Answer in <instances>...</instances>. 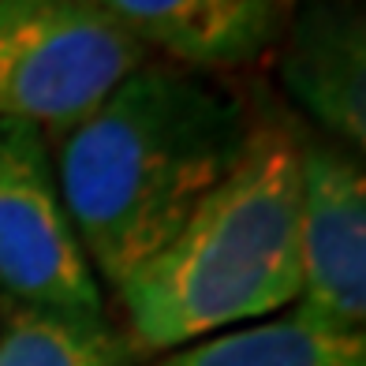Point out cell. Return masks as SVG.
<instances>
[{
    "label": "cell",
    "mask_w": 366,
    "mask_h": 366,
    "mask_svg": "<svg viewBox=\"0 0 366 366\" xmlns=\"http://www.w3.org/2000/svg\"><path fill=\"white\" fill-rule=\"evenodd\" d=\"M254 120L206 75L149 60L60 131L53 164L94 277L116 288L236 169Z\"/></svg>",
    "instance_id": "6da1fadb"
},
{
    "label": "cell",
    "mask_w": 366,
    "mask_h": 366,
    "mask_svg": "<svg viewBox=\"0 0 366 366\" xmlns=\"http://www.w3.org/2000/svg\"><path fill=\"white\" fill-rule=\"evenodd\" d=\"M116 295L142 352H176L299 299V139L254 124L239 164Z\"/></svg>",
    "instance_id": "7a4b0ae2"
},
{
    "label": "cell",
    "mask_w": 366,
    "mask_h": 366,
    "mask_svg": "<svg viewBox=\"0 0 366 366\" xmlns=\"http://www.w3.org/2000/svg\"><path fill=\"white\" fill-rule=\"evenodd\" d=\"M149 60L90 0H0V120L53 139Z\"/></svg>",
    "instance_id": "3957f363"
},
{
    "label": "cell",
    "mask_w": 366,
    "mask_h": 366,
    "mask_svg": "<svg viewBox=\"0 0 366 366\" xmlns=\"http://www.w3.org/2000/svg\"><path fill=\"white\" fill-rule=\"evenodd\" d=\"M0 288L23 307L102 314V288L68 221L53 139L0 120Z\"/></svg>",
    "instance_id": "277c9868"
},
{
    "label": "cell",
    "mask_w": 366,
    "mask_h": 366,
    "mask_svg": "<svg viewBox=\"0 0 366 366\" xmlns=\"http://www.w3.org/2000/svg\"><path fill=\"white\" fill-rule=\"evenodd\" d=\"M295 314L337 332L366 322V172L329 139H299V299Z\"/></svg>",
    "instance_id": "5b68a950"
},
{
    "label": "cell",
    "mask_w": 366,
    "mask_h": 366,
    "mask_svg": "<svg viewBox=\"0 0 366 366\" xmlns=\"http://www.w3.org/2000/svg\"><path fill=\"white\" fill-rule=\"evenodd\" d=\"M277 53L285 94L325 131L329 142L366 149V19L359 0H307Z\"/></svg>",
    "instance_id": "8992f818"
},
{
    "label": "cell",
    "mask_w": 366,
    "mask_h": 366,
    "mask_svg": "<svg viewBox=\"0 0 366 366\" xmlns=\"http://www.w3.org/2000/svg\"><path fill=\"white\" fill-rule=\"evenodd\" d=\"M149 56L187 71L247 68L280 45L295 0H90Z\"/></svg>",
    "instance_id": "52a82bcc"
},
{
    "label": "cell",
    "mask_w": 366,
    "mask_h": 366,
    "mask_svg": "<svg viewBox=\"0 0 366 366\" xmlns=\"http://www.w3.org/2000/svg\"><path fill=\"white\" fill-rule=\"evenodd\" d=\"M161 366H366V337L314 325L292 310L176 347Z\"/></svg>",
    "instance_id": "ba28073f"
},
{
    "label": "cell",
    "mask_w": 366,
    "mask_h": 366,
    "mask_svg": "<svg viewBox=\"0 0 366 366\" xmlns=\"http://www.w3.org/2000/svg\"><path fill=\"white\" fill-rule=\"evenodd\" d=\"M0 366H127L102 314L23 307L0 329Z\"/></svg>",
    "instance_id": "9c48e42d"
}]
</instances>
